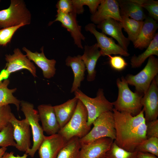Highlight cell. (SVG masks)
<instances>
[{"instance_id":"f1b7e54d","label":"cell","mask_w":158,"mask_h":158,"mask_svg":"<svg viewBox=\"0 0 158 158\" xmlns=\"http://www.w3.org/2000/svg\"><path fill=\"white\" fill-rule=\"evenodd\" d=\"M137 151L131 152L120 147L113 142L104 158H137Z\"/></svg>"},{"instance_id":"9c48e42d","label":"cell","mask_w":158,"mask_h":158,"mask_svg":"<svg viewBox=\"0 0 158 158\" xmlns=\"http://www.w3.org/2000/svg\"><path fill=\"white\" fill-rule=\"evenodd\" d=\"M85 30L93 35L96 38L98 47L100 49L102 56L119 55L125 57L130 55L129 53L117 44L113 38L107 37L103 33L98 32L94 24L90 23L85 26Z\"/></svg>"},{"instance_id":"7a4b0ae2","label":"cell","mask_w":158,"mask_h":158,"mask_svg":"<svg viewBox=\"0 0 158 158\" xmlns=\"http://www.w3.org/2000/svg\"><path fill=\"white\" fill-rule=\"evenodd\" d=\"M116 85L118 95L117 99L112 102L114 108L119 112L129 113L133 116L138 115L142 110L143 95L133 92L123 76L117 79Z\"/></svg>"},{"instance_id":"5b68a950","label":"cell","mask_w":158,"mask_h":158,"mask_svg":"<svg viewBox=\"0 0 158 158\" xmlns=\"http://www.w3.org/2000/svg\"><path fill=\"white\" fill-rule=\"evenodd\" d=\"M31 15L22 0H11L9 7L0 11V28L17 26L22 23L29 25Z\"/></svg>"},{"instance_id":"9a60e30c","label":"cell","mask_w":158,"mask_h":158,"mask_svg":"<svg viewBox=\"0 0 158 158\" xmlns=\"http://www.w3.org/2000/svg\"><path fill=\"white\" fill-rule=\"evenodd\" d=\"M67 141L58 133L46 136L38 149L40 158H56Z\"/></svg>"},{"instance_id":"ffe728a7","label":"cell","mask_w":158,"mask_h":158,"mask_svg":"<svg viewBox=\"0 0 158 158\" xmlns=\"http://www.w3.org/2000/svg\"><path fill=\"white\" fill-rule=\"evenodd\" d=\"M158 28L157 21L146 16L138 35L133 43L134 47L140 50L146 48L154 38Z\"/></svg>"},{"instance_id":"cb8c5ba5","label":"cell","mask_w":158,"mask_h":158,"mask_svg":"<svg viewBox=\"0 0 158 158\" xmlns=\"http://www.w3.org/2000/svg\"><path fill=\"white\" fill-rule=\"evenodd\" d=\"M121 16H125L138 21H143L146 16L143 8L135 0H117Z\"/></svg>"},{"instance_id":"4fadbf2b","label":"cell","mask_w":158,"mask_h":158,"mask_svg":"<svg viewBox=\"0 0 158 158\" xmlns=\"http://www.w3.org/2000/svg\"><path fill=\"white\" fill-rule=\"evenodd\" d=\"M113 141L110 138L104 137L81 145L79 158H104Z\"/></svg>"},{"instance_id":"d4e9b609","label":"cell","mask_w":158,"mask_h":158,"mask_svg":"<svg viewBox=\"0 0 158 158\" xmlns=\"http://www.w3.org/2000/svg\"><path fill=\"white\" fill-rule=\"evenodd\" d=\"M158 56V33H157L153 39L145 50L138 56L134 55L130 59V65L133 68L140 67L145 61L152 55Z\"/></svg>"},{"instance_id":"7402d4cb","label":"cell","mask_w":158,"mask_h":158,"mask_svg":"<svg viewBox=\"0 0 158 158\" xmlns=\"http://www.w3.org/2000/svg\"><path fill=\"white\" fill-rule=\"evenodd\" d=\"M81 56H68L65 60L66 64L70 67L73 72L74 80L71 92H74L80 87L81 82L85 78V72L86 70L85 65L82 60Z\"/></svg>"},{"instance_id":"d590c367","label":"cell","mask_w":158,"mask_h":158,"mask_svg":"<svg viewBox=\"0 0 158 158\" xmlns=\"http://www.w3.org/2000/svg\"><path fill=\"white\" fill-rule=\"evenodd\" d=\"M12 113L9 105L0 107V130L9 123Z\"/></svg>"},{"instance_id":"e0dca14e","label":"cell","mask_w":158,"mask_h":158,"mask_svg":"<svg viewBox=\"0 0 158 158\" xmlns=\"http://www.w3.org/2000/svg\"><path fill=\"white\" fill-rule=\"evenodd\" d=\"M37 109L44 132L49 135L58 133L61 128L53 106L50 104H42L39 105Z\"/></svg>"},{"instance_id":"52a82bcc","label":"cell","mask_w":158,"mask_h":158,"mask_svg":"<svg viewBox=\"0 0 158 158\" xmlns=\"http://www.w3.org/2000/svg\"><path fill=\"white\" fill-rule=\"evenodd\" d=\"M144 68L135 75L128 74L125 77L128 84L134 86L135 92L144 95L158 73V59L154 56L148 58Z\"/></svg>"},{"instance_id":"3957f363","label":"cell","mask_w":158,"mask_h":158,"mask_svg":"<svg viewBox=\"0 0 158 158\" xmlns=\"http://www.w3.org/2000/svg\"><path fill=\"white\" fill-rule=\"evenodd\" d=\"M88 114L87 109L79 99L75 112L68 122L60 128L59 134L67 141L74 137L81 139L85 136L91 130L87 124Z\"/></svg>"},{"instance_id":"8992f818","label":"cell","mask_w":158,"mask_h":158,"mask_svg":"<svg viewBox=\"0 0 158 158\" xmlns=\"http://www.w3.org/2000/svg\"><path fill=\"white\" fill-rule=\"evenodd\" d=\"M92 124L93 127L89 133L85 136L80 139L81 145L87 144L104 137L115 140L116 132L112 111L102 114L94 121Z\"/></svg>"},{"instance_id":"f35d334b","label":"cell","mask_w":158,"mask_h":158,"mask_svg":"<svg viewBox=\"0 0 158 158\" xmlns=\"http://www.w3.org/2000/svg\"><path fill=\"white\" fill-rule=\"evenodd\" d=\"M28 155L27 154L25 153L22 156H20L18 155L15 156L14 155L13 152H6L1 158H27Z\"/></svg>"},{"instance_id":"44dd1931","label":"cell","mask_w":158,"mask_h":158,"mask_svg":"<svg viewBox=\"0 0 158 158\" xmlns=\"http://www.w3.org/2000/svg\"><path fill=\"white\" fill-rule=\"evenodd\" d=\"M97 43L92 46L85 45L83 54L81 56L87 71V80L89 82L94 81L96 77L95 67L97 62L102 56Z\"/></svg>"},{"instance_id":"ab89813d","label":"cell","mask_w":158,"mask_h":158,"mask_svg":"<svg viewBox=\"0 0 158 158\" xmlns=\"http://www.w3.org/2000/svg\"><path fill=\"white\" fill-rule=\"evenodd\" d=\"M137 158H158L156 155L148 152L137 151Z\"/></svg>"},{"instance_id":"7bdbcfd3","label":"cell","mask_w":158,"mask_h":158,"mask_svg":"<svg viewBox=\"0 0 158 158\" xmlns=\"http://www.w3.org/2000/svg\"><path fill=\"white\" fill-rule=\"evenodd\" d=\"M1 1L0 0V2Z\"/></svg>"},{"instance_id":"30bf717a","label":"cell","mask_w":158,"mask_h":158,"mask_svg":"<svg viewBox=\"0 0 158 158\" xmlns=\"http://www.w3.org/2000/svg\"><path fill=\"white\" fill-rule=\"evenodd\" d=\"M9 123L13 127V137L16 143L15 147L25 152L31 148L30 126L28 121L25 118L18 120L12 113Z\"/></svg>"},{"instance_id":"ac0fdd59","label":"cell","mask_w":158,"mask_h":158,"mask_svg":"<svg viewBox=\"0 0 158 158\" xmlns=\"http://www.w3.org/2000/svg\"><path fill=\"white\" fill-rule=\"evenodd\" d=\"M97 28L100 29L103 33L115 39L119 45L128 51L130 41L123 34L120 22L112 18H108L98 24Z\"/></svg>"},{"instance_id":"277c9868","label":"cell","mask_w":158,"mask_h":158,"mask_svg":"<svg viewBox=\"0 0 158 158\" xmlns=\"http://www.w3.org/2000/svg\"><path fill=\"white\" fill-rule=\"evenodd\" d=\"M76 97L80 100L85 107L87 113V124L91 126L94 121L102 114L112 111L113 103L109 101L104 95L103 90L99 88L96 96L90 97L78 89L74 92Z\"/></svg>"},{"instance_id":"8fae6325","label":"cell","mask_w":158,"mask_h":158,"mask_svg":"<svg viewBox=\"0 0 158 158\" xmlns=\"http://www.w3.org/2000/svg\"><path fill=\"white\" fill-rule=\"evenodd\" d=\"M146 122L156 120L158 116V78L155 77L142 100Z\"/></svg>"},{"instance_id":"ba28073f","label":"cell","mask_w":158,"mask_h":158,"mask_svg":"<svg viewBox=\"0 0 158 158\" xmlns=\"http://www.w3.org/2000/svg\"><path fill=\"white\" fill-rule=\"evenodd\" d=\"M20 106L21 110L31 127L33 136V145L25 153L31 157H33L43 140L44 136V131L39 123L40 120L38 112L34 109V105L28 102L21 101Z\"/></svg>"},{"instance_id":"d6a6232c","label":"cell","mask_w":158,"mask_h":158,"mask_svg":"<svg viewBox=\"0 0 158 158\" xmlns=\"http://www.w3.org/2000/svg\"><path fill=\"white\" fill-rule=\"evenodd\" d=\"M25 25L24 23H22L17 26L0 29V46H5L10 43L17 30Z\"/></svg>"},{"instance_id":"83f0119b","label":"cell","mask_w":158,"mask_h":158,"mask_svg":"<svg viewBox=\"0 0 158 158\" xmlns=\"http://www.w3.org/2000/svg\"><path fill=\"white\" fill-rule=\"evenodd\" d=\"M80 147V139L72 138L67 141L56 158H79Z\"/></svg>"},{"instance_id":"7c38bea8","label":"cell","mask_w":158,"mask_h":158,"mask_svg":"<svg viewBox=\"0 0 158 158\" xmlns=\"http://www.w3.org/2000/svg\"><path fill=\"white\" fill-rule=\"evenodd\" d=\"M5 59L7 62L6 71L8 76L12 73L25 69L34 77H37L35 66L18 48L14 49L13 54L5 55Z\"/></svg>"},{"instance_id":"8d00e7d4","label":"cell","mask_w":158,"mask_h":158,"mask_svg":"<svg viewBox=\"0 0 158 158\" xmlns=\"http://www.w3.org/2000/svg\"><path fill=\"white\" fill-rule=\"evenodd\" d=\"M56 6L57 13H61L65 14L75 13L73 12L72 0H60L58 1Z\"/></svg>"},{"instance_id":"5bb4252c","label":"cell","mask_w":158,"mask_h":158,"mask_svg":"<svg viewBox=\"0 0 158 158\" xmlns=\"http://www.w3.org/2000/svg\"><path fill=\"white\" fill-rule=\"evenodd\" d=\"M108 18H112L121 22V17L117 0H102L97 11L91 16L94 24H98Z\"/></svg>"},{"instance_id":"f546056e","label":"cell","mask_w":158,"mask_h":158,"mask_svg":"<svg viewBox=\"0 0 158 158\" xmlns=\"http://www.w3.org/2000/svg\"><path fill=\"white\" fill-rule=\"evenodd\" d=\"M102 0H72L73 12L76 14L83 13L84 11L83 6H87L92 15L97 11Z\"/></svg>"},{"instance_id":"2e32d148","label":"cell","mask_w":158,"mask_h":158,"mask_svg":"<svg viewBox=\"0 0 158 158\" xmlns=\"http://www.w3.org/2000/svg\"><path fill=\"white\" fill-rule=\"evenodd\" d=\"M56 19L50 23L51 25L54 22L58 21L61 23L62 27L70 32L73 38L74 43L78 47L83 49L82 41L85 40V38L81 32V26L78 25L76 20V14L74 13L65 14L58 13Z\"/></svg>"},{"instance_id":"603a6c76","label":"cell","mask_w":158,"mask_h":158,"mask_svg":"<svg viewBox=\"0 0 158 158\" xmlns=\"http://www.w3.org/2000/svg\"><path fill=\"white\" fill-rule=\"evenodd\" d=\"M78 100V99L75 97L62 104L53 106L61 128L64 126L73 116Z\"/></svg>"},{"instance_id":"484cf974","label":"cell","mask_w":158,"mask_h":158,"mask_svg":"<svg viewBox=\"0 0 158 158\" xmlns=\"http://www.w3.org/2000/svg\"><path fill=\"white\" fill-rule=\"evenodd\" d=\"M120 22L122 28L127 33L128 38L133 43L135 40L142 27L143 21H138L129 17L121 16Z\"/></svg>"},{"instance_id":"74e56055","label":"cell","mask_w":158,"mask_h":158,"mask_svg":"<svg viewBox=\"0 0 158 158\" xmlns=\"http://www.w3.org/2000/svg\"><path fill=\"white\" fill-rule=\"evenodd\" d=\"M146 136L147 138H158V120L146 122Z\"/></svg>"},{"instance_id":"b9f144b4","label":"cell","mask_w":158,"mask_h":158,"mask_svg":"<svg viewBox=\"0 0 158 158\" xmlns=\"http://www.w3.org/2000/svg\"><path fill=\"white\" fill-rule=\"evenodd\" d=\"M2 83V82L1 81V80L0 79V85Z\"/></svg>"},{"instance_id":"6da1fadb","label":"cell","mask_w":158,"mask_h":158,"mask_svg":"<svg viewBox=\"0 0 158 158\" xmlns=\"http://www.w3.org/2000/svg\"><path fill=\"white\" fill-rule=\"evenodd\" d=\"M116 138L114 142L120 147L128 151H135L137 146L147 138L146 126L143 109L133 116L113 108Z\"/></svg>"},{"instance_id":"60d3db41","label":"cell","mask_w":158,"mask_h":158,"mask_svg":"<svg viewBox=\"0 0 158 158\" xmlns=\"http://www.w3.org/2000/svg\"><path fill=\"white\" fill-rule=\"evenodd\" d=\"M7 147H3L0 148V158H1L7 150Z\"/></svg>"},{"instance_id":"e575fe53","label":"cell","mask_w":158,"mask_h":158,"mask_svg":"<svg viewBox=\"0 0 158 158\" xmlns=\"http://www.w3.org/2000/svg\"><path fill=\"white\" fill-rule=\"evenodd\" d=\"M109 59V63L111 67L117 71H120L124 69L128 64L121 56L111 55L107 56Z\"/></svg>"},{"instance_id":"4dcf8cb0","label":"cell","mask_w":158,"mask_h":158,"mask_svg":"<svg viewBox=\"0 0 158 158\" xmlns=\"http://www.w3.org/2000/svg\"><path fill=\"white\" fill-rule=\"evenodd\" d=\"M16 145L13 137V126L9 123L0 130V147H15Z\"/></svg>"},{"instance_id":"d6986e66","label":"cell","mask_w":158,"mask_h":158,"mask_svg":"<svg viewBox=\"0 0 158 158\" xmlns=\"http://www.w3.org/2000/svg\"><path fill=\"white\" fill-rule=\"evenodd\" d=\"M22 49L25 52L28 58L33 61L42 69L44 78L50 79L54 77L56 73V61L54 59H48L46 57L43 46L41 48L40 53L37 51L33 52L25 47H23Z\"/></svg>"},{"instance_id":"836d02e7","label":"cell","mask_w":158,"mask_h":158,"mask_svg":"<svg viewBox=\"0 0 158 158\" xmlns=\"http://www.w3.org/2000/svg\"><path fill=\"white\" fill-rule=\"evenodd\" d=\"M148 11L150 17L158 20V1L153 0H135Z\"/></svg>"},{"instance_id":"4316f807","label":"cell","mask_w":158,"mask_h":158,"mask_svg":"<svg viewBox=\"0 0 158 158\" xmlns=\"http://www.w3.org/2000/svg\"><path fill=\"white\" fill-rule=\"evenodd\" d=\"M9 83V80L6 79L0 85V107L13 104L16 106L17 111H18L20 101L13 95L17 89H9L8 86Z\"/></svg>"},{"instance_id":"1f68e13d","label":"cell","mask_w":158,"mask_h":158,"mask_svg":"<svg viewBox=\"0 0 158 158\" xmlns=\"http://www.w3.org/2000/svg\"><path fill=\"white\" fill-rule=\"evenodd\" d=\"M135 151L148 152L158 157V138H147L137 146Z\"/></svg>"}]
</instances>
